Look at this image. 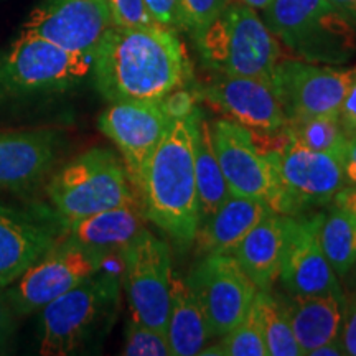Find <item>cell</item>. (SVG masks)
Listing matches in <instances>:
<instances>
[{"label":"cell","mask_w":356,"mask_h":356,"mask_svg":"<svg viewBox=\"0 0 356 356\" xmlns=\"http://www.w3.org/2000/svg\"><path fill=\"white\" fill-rule=\"evenodd\" d=\"M229 0H180L184 30L193 35L203 32L220 15Z\"/></svg>","instance_id":"31"},{"label":"cell","mask_w":356,"mask_h":356,"mask_svg":"<svg viewBox=\"0 0 356 356\" xmlns=\"http://www.w3.org/2000/svg\"><path fill=\"white\" fill-rule=\"evenodd\" d=\"M333 202H335L338 207L346 208V210H350L356 215V185H346L345 188H341L335 195Z\"/></svg>","instance_id":"38"},{"label":"cell","mask_w":356,"mask_h":356,"mask_svg":"<svg viewBox=\"0 0 356 356\" xmlns=\"http://www.w3.org/2000/svg\"><path fill=\"white\" fill-rule=\"evenodd\" d=\"M126 165L109 149H89L60 168L47 186L53 210L66 225L139 202Z\"/></svg>","instance_id":"5"},{"label":"cell","mask_w":356,"mask_h":356,"mask_svg":"<svg viewBox=\"0 0 356 356\" xmlns=\"http://www.w3.org/2000/svg\"><path fill=\"white\" fill-rule=\"evenodd\" d=\"M286 131L292 140L317 152L338 155L345 160L350 139L341 127L340 115H318L287 122Z\"/></svg>","instance_id":"28"},{"label":"cell","mask_w":356,"mask_h":356,"mask_svg":"<svg viewBox=\"0 0 356 356\" xmlns=\"http://www.w3.org/2000/svg\"><path fill=\"white\" fill-rule=\"evenodd\" d=\"M351 25L356 26V0H328Z\"/></svg>","instance_id":"41"},{"label":"cell","mask_w":356,"mask_h":356,"mask_svg":"<svg viewBox=\"0 0 356 356\" xmlns=\"http://www.w3.org/2000/svg\"><path fill=\"white\" fill-rule=\"evenodd\" d=\"M252 307L259 318L267 355L302 356L280 297L270 291H257Z\"/></svg>","instance_id":"27"},{"label":"cell","mask_w":356,"mask_h":356,"mask_svg":"<svg viewBox=\"0 0 356 356\" xmlns=\"http://www.w3.org/2000/svg\"><path fill=\"white\" fill-rule=\"evenodd\" d=\"M341 127L350 140H356V74L346 92L340 109Z\"/></svg>","instance_id":"37"},{"label":"cell","mask_w":356,"mask_h":356,"mask_svg":"<svg viewBox=\"0 0 356 356\" xmlns=\"http://www.w3.org/2000/svg\"><path fill=\"white\" fill-rule=\"evenodd\" d=\"M200 115L197 109L186 118L172 119L136 186L145 220L162 229L178 249L195 244L200 228L195 178V134Z\"/></svg>","instance_id":"2"},{"label":"cell","mask_w":356,"mask_h":356,"mask_svg":"<svg viewBox=\"0 0 356 356\" xmlns=\"http://www.w3.org/2000/svg\"><path fill=\"white\" fill-rule=\"evenodd\" d=\"M121 282L113 273L83 280L63 296L44 305L38 351L43 356L83 353L101 340L114 322Z\"/></svg>","instance_id":"3"},{"label":"cell","mask_w":356,"mask_h":356,"mask_svg":"<svg viewBox=\"0 0 356 356\" xmlns=\"http://www.w3.org/2000/svg\"><path fill=\"white\" fill-rule=\"evenodd\" d=\"M200 355L266 356V341L262 337V328L254 307H251L243 322H239L233 330L220 337V341L216 345L208 346V348L204 346Z\"/></svg>","instance_id":"29"},{"label":"cell","mask_w":356,"mask_h":356,"mask_svg":"<svg viewBox=\"0 0 356 356\" xmlns=\"http://www.w3.org/2000/svg\"><path fill=\"white\" fill-rule=\"evenodd\" d=\"M341 355H345V350H343V345H341L340 337L335 338V340L328 341V343L320 345L318 348L312 350L309 353V356H341Z\"/></svg>","instance_id":"40"},{"label":"cell","mask_w":356,"mask_h":356,"mask_svg":"<svg viewBox=\"0 0 356 356\" xmlns=\"http://www.w3.org/2000/svg\"><path fill=\"white\" fill-rule=\"evenodd\" d=\"M340 340L343 345L345 355L356 356V292L345 293Z\"/></svg>","instance_id":"35"},{"label":"cell","mask_w":356,"mask_h":356,"mask_svg":"<svg viewBox=\"0 0 356 356\" xmlns=\"http://www.w3.org/2000/svg\"><path fill=\"white\" fill-rule=\"evenodd\" d=\"M291 225L292 216L270 213L231 251L257 291H270L279 279Z\"/></svg>","instance_id":"20"},{"label":"cell","mask_w":356,"mask_h":356,"mask_svg":"<svg viewBox=\"0 0 356 356\" xmlns=\"http://www.w3.org/2000/svg\"><path fill=\"white\" fill-rule=\"evenodd\" d=\"M346 185H356V140H351L343 160Z\"/></svg>","instance_id":"39"},{"label":"cell","mask_w":356,"mask_h":356,"mask_svg":"<svg viewBox=\"0 0 356 356\" xmlns=\"http://www.w3.org/2000/svg\"><path fill=\"white\" fill-rule=\"evenodd\" d=\"M145 6L157 25L172 29L175 32L184 30L180 0H145Z\"/></svg>","instance_id":"33"},{"label":"cell","mask_w":356,"mask_h":356,"mask_svg":"<svg viewBox=\"0 0 356 356\" xmlns=\"http://www.w3.org/2000/svg\"><path fill=\"white\" fill-rule=\"evenodd\" d=\"M172 119L160 101H119L101 114L99 129L114 142L134 190L139 184L147 160L168 131Z\"/></svg>","instance_id":"15"},{"label":"cell","mask_w":356,"mask_h":356,"mask_svg":"<svg viewBox=\"0 0 356 356\" xmlns=\"http://www.w3.org/2000/svg\"><path fill=\"white\" fill-rule=\"evenodd\" d=\"M322 218L323 213L292 216L279 279L292 296H335L345 299L340 277L332 269L320 244Z\"/></svg>","instance_id":"18"},{"label":"cell","mask_w":356,"mask_h":356,"mask_svg":"<svg viewBox=\"0 0 356 356\" xmlns=\"http://www.w3.org/2000/svg\"><path fill=\"white\" fill-rule=\"evenodd\" d=\"M17 314L12 309L6 287H0V355L6 353L12 337L15 335Z\"/></svg>","instance_id":"36"},{"label":"cell","mask_w":356,"mask_h":356,"mask_svg":"<svg viewBox=\"0 0 356 356\" xmlns=\"http://www.w3.org/2000/svg\"><path fill=\"white\" fill-rule=\"evenodd\" d=\"M91 66V53L65 50L22 32L8 50L0 53V104L63 91L88 76Z\"/></svg>","instance_id":"7"},{"label":"cell","mask_w":356,"mask_h":356,"mask_svg":"<svg viewBox=\"0 0 356 356\" xmlns=\"http://www.w3.org/2000/svg\"><path fill=\"white\" fill-rule=\"evenodd\" d=\"M111 26L114 22L108 0H50L32 12L24 32L65 50L95 55Z\"/></svg>","instance_id":"16"},{"label":"cell","mask_w":356,"mask_h":356,"mask_svg":"<svg viewBox=\"0 0 356 356\" xmlns=\"http://www.w3.org/2000/svg\"><path fill=\"white\" fill-rule=\"evenodd\" d=\"M210 124L213 149L231 195L261 200L270 207L277 195V178L269 155L257 147L254 134L231 119Z\"/></svg>","instance_id":"13"},{"label":"cell","mask_w":356,"mask_h":356,"mask_svg":"<svg viewBox=\"0 0 356 356\" xmlns=\"http://www.w3.org/2000/svg\"><path fill=\"white\" fill-rule=\"evenodd\" d=\"M65 222L56 213L29 211L0 203V287L15 282L63 239Z\"/></svg>","instance_id":"17"},{"label":"cell","mask_w":356,"mask_h":356,"mask_svg":"<svg viewBox=\"0 0 356 356\" xmlns=\"http://www.w3.org/2000/svg\"><path fill=\"white\" fill-rule=\"evenodd\" d=\"M302 355L340 337L345 299L335 296H280Z\"/></svg>","instance_id":"23"},{"label":"cell","mask_w":356,"mask_h":356,"mask_svg":"<svg viewBox=\"0 0 356 356\" xmlns=\"http://www.w3.org/2000/svg\"><path fill=\"white\" fill-rule=\"evenodd\" d=\"M165 335L172 356L200 355L213 338L202 307L186 280L178 275L172 277Z\"/></svg>","instance_id":"24"},{"label":"cell","mask_w":356,"mask_h":356,"mask_svg":"<svg viewBox=\"0 0 356 356\" xmlns=\"http://www.w3.org/2000/svg\"><path fill=\"white\" fill-rule=\"evenodd\" d=\"M277 178L274 213L299 216L310 208L330 203L346 186L343 159L317 152L289 139L286 145L267 152Z\"/></svg>","instance_id":"8"},{"label":"cell","mask_w":356,"mask_h":356,"mask_svg":"<svg viewBox=\"0 0 356 356\" xmlns=\"http://www.w3.org/2000/svg\"><path fill=\"white\" fill-rule=\"evenodd\" d=\"M341 280H343V284L346 287L345 293L356 292V259L353 262V266H351V269L348 270V273H346V275Z\"/></svg>","instance_id":"42"},{"label":"cell","mask_w":356,"mask_h":356,"mask_svg":"<svg viewBox=\"0 0 356 356\" xmlns=\"http://www.w3.org/2000/svg\"><path fill=\"white\" fill-rule=\"evenodd\" d=\"M200 56L220 74L273 81L280 61L277 38L254 8L241 2L226 3L203 32L195 35Z\"/></svg>","instance_id":"4"},{"label":"cell","mask_w":356,"mask_h":356,"mask_svg":"<svg viewBox=\"0 0 356 356\" xmlns=\"http://www.w3.org/2000/svg\"><path fill=\"white\" fill-rule=\"evenodd\" d=\"M197 89H188L184 86L172 91L170 95H167L163 99H160V102H162L165 113L170 115V119H178L186 118V115H190L191 113L197 111Z\"/></svg>","instance_id":"34"},{"label":"cell","mask_w":356,"mask_h":356,"mask_svg":"<svg viewBox=\"0 0 356 356\" xmlns=\"http://www.w3.org/2000/svg\"><path fill=\"white\" fill-rule=\"evenodd\" d=\"M144 220L139 202H132L70 222L65 226L63 239L111 256L139 236Z\"/></svg>","instance_id":"21"},{"label":"cell","mask_w":356,"mask_h":356,"mask_svg":"<svg viewBox=\"0 0 356 356\" xmlns=\"http://www.w3.org/2000/svg\"><path fill=\"white\" fill-rule=\"evenodd\" d=\"M318 236L325 257L343 279L356 259V215L333 204L330 211L323 213Z\"/></svg>","instance_id":"26"},{"label":"cell","mask_w":356,"mask_h":356,"mask_svg":"<svg viewBox=\"0 0 356 356\" xmlns=\"http://www.w3.org/2000/svg\"><path fill=\"white\" fill-rule=\"evenodd\" d=\"M111 15L115 26L136 29V26L155 25L145 0H108Z\"/></svg>","instance_id":"32"},{"label":"cell","mask_w":356,"mask_h":356,"mask_svg":"<svg viewBox=\"0 0 356 356\" xmlns=\"http://www.w3.org/2000/svg\"><path fill=\"white\" fill-rule=\"evenodd\" d=\"M356 68L341 70L300 60H280L273 83L287 122L340 115Z\"/></svg>","instance_id":"12"},{"label":"cell","mask_w":356,"mask_h":356,"mask_svg":"<svg viewBox=\"0 0 356 356\" xmlns=\"http://www.w3.org/2000/svg\"><path fill=\"white\" fill-rule=\"evenodd\" d=\"M264 17L274 37L309 63L341 65L356 50L355 26L328 0H273Z\"/></svg>","instance_id":"6"},{"label":"cell","mask_w":356,"mask_h":356,"mask_svg":"<svg viewBox=\"0 0 356 356\" xmlns=\"http://www.w3.org/2000/svg\"><path fill=\"white\" fill-rule=\"evenodd\" d=\"M60 145L53 129L0 131V188H19L38 181L50 170Z\"/></svg>","instance_id":"19"},{"label":"cell","mask_w":356,"mask_h":356,"mask_svg":"<svg viewBox=\"0 0 356 356\" xmlns=\"http://www.w3.org/2000/svg\"><path fill=\"white\" fill-rule=\"evenodd\" d=\"M273 208L256 198L229 195L207 221L198 228L197 252H231L243 241V238L259 222L270 215Z\"/></svg>","instance_id":"22"},{"label":"cell","mask_w":356,"mask_h":356,"mask_svg":"<svg viewBox=\"0 0 356 356\" xmlns=\"http://www.w3.org/2000/svg\"><path fill=\"white\" fill-rule=\"evenodd\" d=\"M195 89L198 99H203L213 109L228 115L231 121L241 124L251 132L267 136L287 126L286 113L274 83L269 79L216 73L215 78Z\"/></svg>","instance_id":"14"},{"label":"cell","mask_w":356,"mask_h":356,"mask_svg":"<svg viewBox=\"0 0 356 356\" xmlns=\"http://www.w3.org/2000/svg\"><path fill=\"white\" fill-rule=\"evenodd\" d=\"M122 355L126 356H172L167 335L131 318L126 327V343Z\"/></svg>","instance_id":"30"},{"label":"cell","mask_w":356,"mask_h":356,"mask_svg":"<svg viewBox=\"0 0 356 356\" xmlns=\"http://www.w3.org/2000/svg\"><path fill=\"white\" fill-rule=\"evenodd\" d=\"M185 280L202 307L211 337H222L243 322L257 292L231 252L203 254Z\"/></svg>","instance_id":"11"},{"label":"cell","mask_w":356,"mask_h":356,"mask_svg":"<svg viewBox=\"0 0 356 356\" xmlns=\"http://www.w3.org/2000/svg\"><path fill=\"white\" fill-rule=\"evenodd\" d=\"M121 256L132 318L165 333L173 277L170 248L144 228L122 249Z\"/></svg>","instance_id":"10"},{"label":"cell","mask_w":356,"mask_h":356,"mask_svg":"<svg viewBox=\"0 0 356 356\" xmlns=\"http://www.w3.org/2000/svg\"><path fill=\"white\" fill-rule=\"evenodd\" d=\"M234 2H241V3H244V6L254 8V10H266L273 0H234Z\"/></svg>","instance_id":"43"},{"label":"cell","mask_w":356,"mask_h":356,"mask_svg":"<svg viewBox=\"0 0 356 356\" xmlns=\"http://www.w3.org/2000/svg\"><path fill=\"white\" fill-rule=\"evenodd\" d=\"M195 178H197L200 225H202L231 195L213 149L211 124L203 115H200L197 134H195Z\"/></svg>","instance_id":"25"},{"label":"cell","mask_w":356,"mask_h":356,"mask_svg":"<svg viewBox=\"0 0 356 356\" xmlns=\"http://www.w3.org/2000/svg\"><path fill=\"white\" fill-rule=\"evenodd\" d=\"M108 257L104 252L79 246L68 239L58 241L42 259L6 287L17 317L40 312L44 305L101 270Z\"/></svg>","instance_id":"9"},{"label":"cell","mask_w":356,"mask_h":356,"mask_svg":"<svg viewBox=\"0 0 356 356\" xmlns=\"http://www.w3.org/2000/svg\"><path fill=\"white\" fill-rule=\"evenodd\" d=\"M92 78L109 102L160 101L191 83V65L175 30L111 26L92 55Z\"/></svg>","instance_id":"1"}]
</instances>
